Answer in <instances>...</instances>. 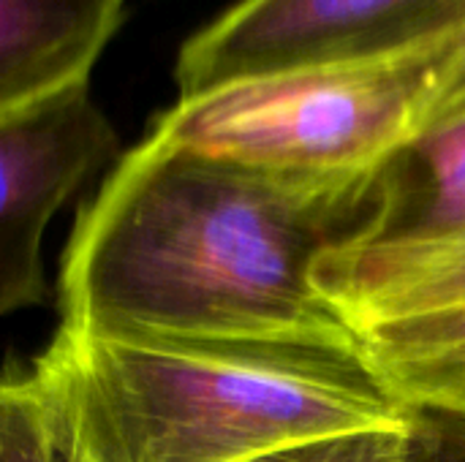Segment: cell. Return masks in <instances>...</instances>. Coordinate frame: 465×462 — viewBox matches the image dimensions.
<instances>
[{
  "instance_id": "1",
  "label": "cell",
  "mask_w": 465,
  "mask_h": 462,
  "mask_svg": "<svg viewBox=\"0 0 465 462\" xmlns=\"http://www.w3.org/2000/svg\"><path fill=\"white\" fill-rule=\"evenodd\" d=\"M376 177L267 172L147 133L76 218L60 324L112 338L360 349L313 270L365 229Z\"/></svg>"
},
{
  "instance_id": "2",
  "label": "cell",
  "mask_w": 465,
  "mask_h": 462,
  "mask_svg": "<svg viewBox=\"0 0 465 462\" xmlns=\"http://www.w3.org/2000/svg\"><path fill=\"white\" fill-rule=\"evenodd\" d=\"M25 378L63 462H245L420 417L362 346L112 338L60 324Z\"/></svg>"
},
{
  "instance_id": "3",
  "label": "cell",
  "mask_w": 465,
  "mask_h": 462,
  "mask_svg": "<svg viewBox=\"0 0 465 462\" xmlns=\"http://www.w3.org/2000/svg\"><path fill=\"white\" fill-rule=\"evenodd\" d=\"M452 41L376 63L232 79L180 95L150 133L267 172L371 174L422 128Z\"/></svg>"
},
{
  "instance_id": "4",
  "label": "cell",
  "mask_w": 465,
  "mask_h": 462,
  "mask_svg": "<svg viewBox=\"0 0 465 462\" xmlns=\"http://www.w3.org/2000/svg\"><path fill=\"white\" fill-rule=\"evenodd\" d=\"M465 25V0H242L191 35L180 95L311 65H349L439 46Z\"/></svg>"
},
{
  "instance_id": "5",
  "label": "cell",
  "mask_w": 465,
  "mask_h": 462,
  "mask_svg": "<svg viewBox=\"0 0 465 462\" xmlns=\"http://www.w3.org/2000/svg\"><path fill=\"white\" fill-rule=\"evenodd\" d=\"M120 150L90 82L0 112V310L44 302V234L57 210Z\"/></svg>"
},
{
  "instance_id": "6",
  "label": "cell",
  "mask_w": 465,
  "mask_h": 462,
  "mask_svg": "<svg viewBox=\"0 0 465 462\" xmlns=\"http://www.w3.org/2000/svg\"><path fill=\"white\" fill-rule=\"evenodd\" d=\"M313 278L346 321L365 329L465 308V234L430 242H343Z\"/></svg>"
},
{
  "instance_id": "7",
  "label": "cell",
  "mask_w": 465,
  "mask_h": 462,
  "mask_svg": "<svg viewBox=\"0 0 465 462\" xmlns=\"http://www.w3.org/2000/svg\"><path fill=\"white\" fill-rule=\"evenodd\" d=\"M123 3L0 0V112L90 82Z\"/></svg>"
},
{
  "instance_id": "8",
  "label": "cell",
  "mask_w": 465,
  "mask_h": 462,
  "mask_svg": "<svg viewBox=\"0 0 465 462\" xmlns=\"http://www.w3.org/2000/svg\"><path fill=\"white\" fill-rule=\"evenodd\" d=\"M465 234V114L417 131L376 177V202L351 242H430Z\"/></svg>"
},
{
  "instance_id": "9",
  "label": "cell",
  "mask_w": 465,
  "mask_h": 462,
  "mask_svg": "<svg viewBox=\"0 0 465 462\" xmlns=\"http://www.w3.org/2000/svg\"><path fill=\"white\" fill-rule=\"evenodd\" d=\"M381 381L414 411L465 425V308L365 329Z\"/></svg>"
},
{
  "instance_id": "10",
  "label": "cell",
  "mask_w": 465,
  "mask_h": 462,
  "mask_svg": "<svg viewBox=\"0 0 465 462\" xmlns=\"http://www.w3.org/2000/svg\"><path fill=\"white\" fill-rule=\"evenodd\" d=\"M420 417L403 428L319 436L286 444L245 462H409Z\"/></svg>"
},
{
  "instance_id": "11",
  "label": "cell",
  "mask_w": 465,
  "mask_h": 462,
  "mask_svg": "<svg viewBox=\"0 0 465 462\" xmlns=\"http://www.w3.org/2000/svg\"><path fill=\"white\" fill-rule=\"evenodd\" d=\"M0 462H63L25 373L5 365L0 387Z\"/></svg>"
},
{
  "instance_id": "12",
  "label": "cell",
  "mask_w": 465,
  "mask_h": 462,
  "mask_svg": "<svg viewBox=\"0 0 465 462\" xmlns=\"http://www.w3.org/2000/svg\"><path fill=\"white\" fill-rule=\"evenodd\" d=\"M460 114H465V25L458 30V35L447 52V60L441 65L422 128L460 117Z\"/></svg>"
},
{
  "instance_id": "13",
  "label": "cell",
  "mask_w": 465,
  "mask_h": 462,
  "mask_svg": "<svg viewBox=\"0 0 465 462\" xmlns=\"http://www.w3.org/2000/svg\"><path fill=\"white\" fill-rule=\"evenodd\" d=\"M409 462H465V425L436 414H420Z\"/></svg>"
}]
</instances>
